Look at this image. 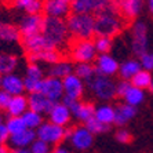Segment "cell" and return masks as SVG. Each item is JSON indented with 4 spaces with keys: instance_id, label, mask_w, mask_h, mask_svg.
<instances>
[{
    "instance_id": "20",
    "label": "cell",
    "mask_w": 153,
    "mask_h": 153,
    "mask_svg": "<svg viewBox=\"0 0 153 153\" xmlns=\"http://www.w3.org/2000/svg\"><path fill=\"white\" fill-rule=\"evenodd\" d=\"M28 109H29L28 97L22 94V95H15L11 98L6 112H7L8 117H21Z\"/></svg>"
},
{
    "instance_id": "7",
    "label": "cell",
    "mask_w": 153,
    "mask_h": 153,
    "mask_svg": "<svg viewBox=\"0 0 153 153\" xmlns=\"http://www.w3.org/2000/svg\"><path fill=\"white\" fill-rule=\"evenodd\" d=\"M148 26L145 22L137 21L132 25L131 32V50L137 57H141L148 53Z\"/></svg>"
},
{
    "instance_id": "46",
    "label": "cell",
    "mask_w": 153,
    "mask_h": 153,
    "mask_svg": "<svg viewBox=\"0 0 153 153\" xmlns=\"http://www.w3.org/2000/svg\"><path fill=\"white\" fill-rule=\"evenodd\" d=\"M10 139V132H8L6 124H0V145H6Z\"/></svg>"
},
{
    "instance_id": "29",
    "label": "cell",
    "mask_w": 153,
    "mask_h": 153,
    "mask_svg": "<svg viewBox=\"0 0 153 153\" xmlns=\"http://www.w3.org/2000/svg\"><path fill=\"white\" fill-rule=\"evenodd\" d=\"M123 98H124L127 105H131V106L137 108L145 101V90H141V88H138V87L131 85Z\"/></svg>"
},
{
    "instance_id": "15",
    "label": "cell",
    "mask_w": 153,
    "mask_h": 153,
    "mask_svg": "<svg viewBox=\"0 0 153 153\" xmlns=\"http://www.w3.org/2000/svg\"><path fill=\"white\" fill-rule=\"evenodd\" d=\"M94 66H95V72L98 75L112 77V76L119 73V66H120V64H119L112 55H109V54H100V55L97 57Z\"/></svg>"
},
{
    "instance_id": "47",
    "label": "cell",
    "mask_w": 153,
    "mask_h": 153,
    "mask_svg": "<svg viewBox=\"0 0 153 153\" xmlns=\"http://www.w3.org/2000/svg\"><path fill=\"white\" fill-rule=\"evenodd\" d=\"M32 1H35V0H14V1H13V4H14L17 8L25 10V8L28 7V6L32 3Z\"/></svg>"
},
{
    "instance_id": "16",
    "label": "cell",
    "mask_w": 153,
    "mask_h": 153,
    "mask_svg": "<svg viewBox=\"0 0 153 153\" xmlns=\"http://www.w3.org/2000/svg\"><path fill=\"white\" fill-rule=\"evenodd\" d=\"M62 84H64V91L65 95L71 97V98H75L79 100L82 98V95L84 94V82H83L80 77L72 73V75L66 76V77L62 80Z\"/></svg>"
},
{
    "instance_id": "17",
    "label": "cell",
    "mask_w": 153,
    "mask_h": 153,
    "mask_svg": "<svg viewBox=\"0 0 153 153\" xmlns=\"http://www.w3.org/2000/svg\"><path fill=\"white\" fill-rule=\"evenodd\" d=\"M28 103L29 109L35 111L40 114H48L50 111L53 109L54 102L50 101L44 94L42 93H32L28 97Z\"/></svg>"
},
{
    "instance_id": "33",
    "label": "cell",
    "mask_w": 153,
    "mask_h": 153,
    "mask_svg": "<svg viewBox=\"0 0 153 153\" xmlns=\"http://www.w3.org/2000/svg\"><path fill=\"white\" fill-rule=\"evenodd\" d=\"M94 116H95V106L90 102H82V105L79 108V111L75 117H77L79 120L83 121V123H87V121H88L90 119H93Z\"/></svg>"
},
{
    "instance_id": "8",
    "label": "cell",
    "mask_w": 153,
    "mask_h": 153,
    "mask_svg": "<svg viewBox=\"0 0 153 153\" xmlns=\"http://www.w3.org/2000/svg\"><path fill=\"white\" fill-rule=\"evenodd\" d=\"M143 6V0H112L109 8L123 15L126 19H134L139 15Z\"/></svg>"
},
{
    "instance_id": "9",
    "label": "cell",
    "mask_w": 153,
    "mask_h": 153,
    "mask_svg": "<svg viewBox=\"0 0 153 153\" xmlns=\"http://www.w3.org/2000/svg\"><path fill=\"white\" fill-rule=\"evenodd\" d=\"M112 0H73L71 10L75 14H98L109 7Z\"/></svg>"
},
{
    "instance_id": "41",
    "label": "cell",
    "mask_w": 153,
    "mask_h": 153,
    "mask_svg": "<svg viewBox=\"0 0 153 153\" xmlns=\"http://www.w3.org/2000/svg\"><path fill=\"white\" fill-rule=\"evenodd\" d=\"M139 64L145 71L148 72L153 71V51H148L143 55H141L139 57Z\"/></svg>"
},
{
    "instance_id": "49",
    "label": "cell",
    "mask_w": 153,
    "mask_h": 153,
    "mask_svg": "<svg viewBox=\"0 0 153 153\" xmlns=\"http://www.w3.org/2000/svg\"><path fill=\"white\" fill-rule=\"evenodd\" d=\"M53 153H69V152H68V149H65L62 146H58V148H55L53 150Z\"/></svg>"
},
{
    "instance_id": "3",
    "label": "cell",
    "mask_w": 153,
    "mask_h": 153,
    "mask_svg": "<svg viewBox=\"0 0 153 153\" xmlns=\"http://www.w3.org/2000/svg\"><path fill=\"white\" fill-rule=\"evenodd\" d=\"M42 33L58 50L59 47H62L65 43H66V40H68V37H69L66 19H64V18L44 17Z\"/></svg>"
},
{
    "instance_id": "50",
    "label": "cell",
    "mask_w": 153,
    "mask_h": 153,
    "mask_svg": "<svg viewBox=\"0 0 153 153\" xmlns=\"http://www.w3.org/2000/svg\"><path fill=\"white\" fill-rule=\"evenodd\" d=\"M0 153H11V150L6 145H0Z\"/></svg>"
},
{
    "instance_id": "43",
    "label": "cell",
    "mask_w": 153,
    "mask_h": 153,
    "mask_svg": "<svg viewBox=\"0 0 153 153\" xmlns=\"http://www.w3.org/2000/svg\"><path fill=\"white\" fill-rule=\"evenodd\" d=\"M114 138H116V141L120 143H128L130 141H131V134H130V131L128 130H126V128H120V130H117L116 131V134H114Z\"/></svg>"
},
{
    "instance_id": "1",
    "label": "cell",
    "mask_w": 153,
    "mask_h": 153,
    "mask_svg": "<svg viewBox=\"0 0 153 153\" xmlns=\"http://www.w3.org/2000/svg\"><path fill=\"white\" fill-rule=\"evenodd\" d=\"M66 26H68L69 35L76 40H91L95 32V18L93 14H72L66 18Z\"/></svg>"
},
{
    "instance_id": "54",
    "label": "cell",
    "mask_w": 153,
    "mask_h": 153,
    "mask_svg": "<svg viewBox=\"0 0 153 153\" xmlns=\"http://www.w3.org/2000/svg\"><path fill=\"white\" fill-rule=\"evenodd\" d=\"M1 77H3V76L0 75V85H1Z\"/></svg>"
},
{
    "instance_id": "38",
    "label": "cell",
    "mask_w": 153,
    "mask_h": 153,
    "mask_svg": "<svg viewBox=\"0 0 153 153\" xmlns=\"http://www.w3.org/2000/svg\"><path fill=\"white\" fill-rule=\"evenodd\" d=\"M42 85H43V80H35V79L24 77V87H25V91H28L29 94L40 93L42 91Z\"/></svg>"
},
{
    "instance_id": "24",
    "label": "cell",
    "mask_w": 153,
    "mask_h": 153,
    "mask_svg": "<svg viewBox=\"0 0 153 153\" xmlns=\"http://www.w3.org/2000/svg\"><path fill=\"white\" fill-rule=\"evenodd\" d=\"M75 71V66L72 65L71 61H64L61 59L57 64H53L48 68V76L50 77H55L59 80H64L66 76L72 75Z\"/></svg>"
},
{
    "instance_id": "21",
    "label": "cell",
    "mask_w": 153,
    "mask_h": 153,
    "mask_svg": "<svg viewBox=\"0 0 153 153\" xmlns=\"http://www.w3.org/2000/svg\"><path fill=\"white\" fill-rule=\"evenodd\" d=\"M137 114V108L127 105V103H120L114 108V121L113 124L123 127L131 120L132 117H135Z\"/></svg>"
},
{
    "instance_id": "35",
    "label": "cell",
    "mask_w": 153,
    "mask_h": 153,
    "mask_svg": "<svg viewBox=\"0 0 153 153\" xmlns=\"http://www.w3.org/2000/svg\"><path fill=\"white\" fill-rule=\"evenodd\" d=\"M84 127L87 128L93 135L94 134H105V132H108L111 130V126L103 124V123H101L100 120H97L95 117L90 119L87 123H84Z\"/></svg>"
},
{
    "instance_id": "28",
    "label": "cell",
    "mask_w": 153,
    "mask_h": 153,
    "mask_svg": "<svg viewBox=\"0 0 153 153\" xmlns=\"http://www.w3.org/2000/svg\"><path fill=\"white\" fill-rule=\"evenodd\" d=\"M97 120L108 126H112L114 121V108L112 105H101L95 108V116Z\"/></svg>"
},
{
    "instance_id": "10",
    "label": "cell",
    "mask_w": 153,
    "mask_h": 153,
    "mask_svg": "<svg viewBox=\"0 0 153 153\" xmlns=\"http://www.w3.org/2000/svg\"><path fill=\"white\" fill-rule=\"evenodd\" d=\"M43 21H44V17L42 14H26L19 21V26H18L21 37H30V36L42 33Z\"/></svg>"
},
{
    "instance_id": "12",
    "label": "cell",
    "mask_w": 153,
    "mask_h": 153,
    "mask_svg": "<svg viewBox=\"0 0 153 153\" xmlns=\"http://www.w3.org/2000/svg\"><path fill=\"white\" fill-rule=\"evenodd\" d=\"M21 44H22V47H24V50L26 51V54H35V53L47 51V50H57V48L44 37L43 33L30 36V37H22Z\"/></svg>"
},
{
    "instance_id": "2",
    "label": "cell",
    "mask_w": 153,
    "mask_h": 153,
    "mask_svg": "<svg viewBox=\"0 0 153 153\" xmlns=\"http://www.w3.org/2000/svg\"><path fill=\"white\" fill-rule=\"evenodd\" d=\"M120 17V14L114 13L109 7L95 14L94 15V18H95V26H94L95 36H103V37H109V39H113L114 36H117L123 28Z\"/></svg>"
},
{
    "instance_id": "30",
    "label": "cell",
    "mask_w": 153,
    "mask_h": 153,
    "mask_svg": "<svg viewBox=\"0 0 153 153\" xmlns=\"http://www.w3.org/2000/svg\"><path fill=\"white\" fill-rule=\"evenodd\" d=\"M21 117L24 120V123H25L26 128H29V130H35L36 131L43 124V114L37 113L35 111H30V109H28Z\"/></svg>"
},
{
    "instance_id": "11",
    "label": "cell",
    "mask_w": 153,
    "mask_h": 153,
    "mask_svg": "<svg viewBox=\"0 0 153 153\" xmlns=\"http://www.w3.org/2000/svg\"><path fill=\"white\" fill-rule=\"evenodd\" d=\"M69 141H71L72 146L76 150H87L93 146L94 142V135L84 127V126H79V127L72 128V132L69 135Z\"/></svg>"
},
{
    "instance_id": "27",
    "label": "cell",
    "mask_w": 153,
    "mask_h": 153,
    "mask_svg": "<svg viewBox=\"0 0 153 153\" xmlns=\"http://www.w3.org/2000/svg\"><path fill=\"white\" fill-rule=\"evenodd\" d=\"M18 66V58L14 54L10 53H0V75L6 76L14 73Z\"/></svg>"
},
{
    "instance_id": "37",
    "label": "cell",
    "mask_w": 153,
    "mask_h": 153,
    "mask_svg": "<svg viewBox=\"0 0 153 153\" xmlns=\"http://www.w3.org/2000/svg\"><path fill=\"white\" fill-rule=\"evenodd\" d=\"M25 77L35 79V80H43V69L39 66V64H32L29 62L26 66V75Z\"/></svg>"
},
{
    "instance_id": "32",
    "label": "cell",
    "mask_w": 153,
    "mask_h": 153,
    "mask_svg": "<svg viewBox=\"0 0 153 153\" xmlns=\"http://www.w3.org/2000/svg\"><path fill=\"white\" fill-rule=\"evenodd\" d=\"M152 82H153V79H152L150 72L145 71V69H141V71L131 79V84L134 85V87L141 88V90L149 88L150 84H152Z\"/></svg>"
},
{
    "instance_id": "4",
    "label": "cell",
    "mask_w": 153,
    "mask_h": 153,
    "mask_svg": "<svg viewBox=\"0 0 153 153\" xmlns=\"http://www.w3.org/2000/svg\"><path fill=\"white\" fill-rule=\"evenodd\" d=\"M87 84L91 93L102 101H111L116 97V83L112 80V77L97 73L90 82H87Z\"/></svg>"
},
{
    "instance_id": "13",
    "label": "cell",
    "mask_w": 153,
    "mask_h": 153,
    "mask_svg": "<svg viewBox=\"0 0 153 153\" xmlns=\"http://www.w3.org/2000/svg\"><path fill=\"white\" fill-rule=\"evenodd\" d=\"M42 94L48 98L50 101H53L54 103L61 102V100L64 98L65 91H64V84L62 80L55 77H46L43 79V85H42Z\"/></svg>"
},
{
    "instance_id": "31",
    "label": "cell",
    "mask_w": 153,
    "mask_h": 153,
    "mask_svg": "<svg viewBox=\"0 0 153 153\" xmlns=\"http://www.w3.org/2000/svg\"><path fill=\"white\" fill-rule=\"evenodd\" d=\"M77 77H80L83 82H90L94 76L97 75L95 66L93 64H76L75 71H73Z\"/></svg>"
},
{
    "instance_id": "42",
    "label": "cell",
    "mask_w": 153,
    "mask_h": 153,
    "mask_svg": "<svg viewBox=\"0 0 153 153\" xmlns=\"http://www.w3.org/2000/svg\"><path fill=\"white\" fill-rule=\"evenodd\" d=\"M131 85H132L131 82H128V80H123V79H121L119 83H116V97H121V98H123Z\"/></svg>"
},
{
    "instance_id": "52",
    "label": "cell",
    "mask_w": 153,
    "mask_h": 153,
    "mask_svg": "<svg viewBox=\"0 0 153 153\" xmlns=\"http://www.w3.org/2000/svg\"><path fill=\"white\" fill-rule=\"evenodd\" d=\"M148 90H149L150 93H152V94H153V82H152V84H150V87H149V88H148Z\"/></svg>"
},
{
    "instance_id": "26",
    "label": "cell",
    "mask_w": 153,
    "mask_h": 153,
    "mask_svg": "<svg viewBox=\"0 0 153 153\" xmlns=\"http://www.w3.org/2000/svg\"><path fill=\"white\" fill-rule=\"evenodd\" d=\"M142 69L141 64L138 59H127L119 66V75L121 76L123 80H128L131 82V79Z\"/></svg>"
},
{
    "instance_id": "25",
    "label": "cell",
    "mask_w": 153,
    "mask_h": 153,
    "mask_svg": "<svg viewBox=\"0 0 153 153\" xmlns=\"http://www.w3.org/2000/svg\"><path fill=\"white\" fill-rule=\"evenodd\" d=\"M21 33L19 29L13 24L0 21V40L6 43H18L21 42Z\"/></svg>"
},
{
    "instance_id": "5",
    "label": "cell",
    "mask_w": 153,
    "mask_h": 153,
    "mask_svg": "<svg viewBox=\"0 0 153 153\" xmlns=\"http://www.w3.org/2000/svg\"><path fill=\"white\" fill-rule=\"evenodd\" d=\"M69 54L76 64H91L98 57L93 40H76L72 44Z\"/></svg>"
},
{
    "instance_id": "6",
    "label": "cell",
    "mask_w": 153,
    "mask_h": 153,
    "mask_svg": "<svg viewBox=\"0 0 153 153\" xmlns=\"http://www.w3.org/2000/svg\"><path fill=\"white\" fill-rule=\"evenodd\" d=\"M66 128L59 127L57 124H53L51 121H43V124L36 130L37 139H42L48 145H58L65 139Z\"/></svg>"
},
{
    "instance_id": "14",
    "label": "cell",
    "mask_w": 153,
    "mask_h": 153,
    "mask_svg": "<svg viewBox=\"0 0 153 153\" xmlns=\"http://www.w3.org/2000/svg\"><path fill=\"white\" fill-rule=\"evenodd\" d=\"M71 3L65 0H43V13L44 17L68 18L71 14Z\"/></svg>"
},
{
    "instance_id": "51",
    "label": "cell",
    "mask_w": 153,
    "mask_h": 153,
    "mask_svg": "<svg viewBox=\"0 0 153 153\" xmlns=\"http://www.w3.org/2000/svg\"><path fill=\"white\" fill-rule=\"evenodd\" d=\"M148 7H149V11L153 14V0H148Z\"/></svg>"
},
{
    "instance_id": "22",
    "label": "cell",
    "mask_w": 153,
    "mask_h": 153,
    "mask_svg": "<svg viewBox=\"0 0 153 153\" xmlns=\"http://www.w3.org/2000/svg\"><path fill=\"white\" fill-rule=\"evenodd\" d=\"M28 61L32 64H39V62H46V64H57L62 59V55L58 50H47V51H40V53L35 54H26Z\"/></svg>"
},
{
    "instance_id": "23",
    "label": "cell",
    "mask_w": 153,
    "mask_h": 153,
    "mask_svg": "<svg viewBox=\"0 0 153 153\" xmlns=\"http://www.w3.org/2000/svg\"><path fill=\"white\" fill-rule=\"evenodd\" d=\"M36 138H37V137H36L35 130H29V128H26L25 131L19 132V134L10 135L8 142L11 143V146H13L14 149H18V148H29V146L35 142Z\"/></svg>"
},
{
    "instance_id": "39",
    "label": "cell",
    "mask_w": 153,
    "mask_h": 153,
    "mask_svg": "<svg viewBox=\"0 0 153 153\" xmlns=\"http://www.w3.org/2000/svg\"><path fill=\"white\" fill-rule=\"evenodd\" d=\"M61 102L64 103L65 106L71 111L72 116H76V113H77V111H79V108H80V105H82V102H80L79 100L71 98V97H68V95H64V98L61 100Z\"/></svg>"
},
{
    "instance_id": "55",
    "label": "cell",
    "mask_w": 153,
    "mask_h": 153,
    "mask_svg": "<svg viewBox=\"0 0 153 153\" xmlns=\"http://www.w3.org/2000/svg\"><path fill=\"white\" fill-rule=\"evenodd\" d=\"M65 1H68V3H72V1H73V0H65Z\"/></svg>"
},
{
    "instance_id": "40",
    "label": "cell",
    "mask_w": 153,
    "mask_h": 153,
    "mask_svg": "<svg viewBox=\"0 0 153 153\" xmlns=\"http://www.w3.org/2000/svg\"><path fill=\"white\" fill-rule=\"evenodd\" d=\"M30 153H50V145L42 139H35V142L29 146Z\"/></svg>"
},
{
    "instance_id": "48",
    "label": "cell",
    "mask_w": 153,
    "mask_h": 153,
    "mask_svg": "<svg viewBox=\"0 0 153 153\" xmlns=\"http://www.w3.org/2000/svg\"><path fill=\"white\" fill-rule=\"evenodd\" d=\"M11 153H30L29 148H18V149H13Z\"/></svg>"
},
{
    "instance_id": "56",
    "label": "cell",
    "mask_w": 153,
    "mask_h": 153,
    "mask_svg": "<svg viewBox=\"0 0 153 153\" xmlns=\"http://www.w3.org/2000/svg\"><path fill=\"white\" fill-rule=\"evenodd\" d=\"M10 1H11V3H13V1H14V0H10Z\"/></svg>"
},
{
    "instance_id": "36",
    "label": "cell",
    "mask_w": 153,
    "mask_h": 153,
    "mask_svg": "<svg viewBox=\"0 0 153 153\" xmlns=\"http://www.w3.org/2000/svg\"><path fill=\"white\" fill-rule=\"evenodd\" d=\"M95 50L98 54H108L112 48V39L109 37H103V36H95L93 40Z\"/></svg>"
},
{
    "instance_id": "45",
    "label": "cell",
    "mask_w": 153,
    "mask_h": 153,
    "mask_svg": "<svg viewBox=\"0 0 153 153\" xmlns=\"http://www.w3.org/2000/svg\"><path fill=\"white\" fill-rule=\"evenodd\" d=\"M11 98H13V97H11L10 94L0 88V111H6V109H7Z\"/></svg>"
},
{
    "instance_id": "34",
    "label": "cell",
    "mask_w": 153,
    "mask_h": 153,
    "mask_svg": "<svg viewBox=\"0 0 153 153\" xmlns=\"http://www.w3.org/2000/svg\"><path fill=\"white\" fill-rule=\"evenodd\" d=\"M6 127H7L10 135H15V134H19L26 130V126L22 117H8L6 121Z\"/></svg>"
},
{
    "instance_id": "44",
    "label": "cell",
    "mask_w": 153,
    "mask_h": 153,
    "mask_svg": "<svg viewBox=\"0 0 153 153\" xmlns=\"http://www.w3.org/2000/svg\"><path fill=\"white\" fill-rule=\"evenodd\" d=\"M26 14H40L43 11V0H35L25 8Z\"/></svg>"
},
{
    "instance_id": "18",
    "label": "cell",
    "mask_w": 153,
    "mask_h": 153,
    "mask_svg": "<svg viewBox=\"0 0 153 153\" xmlns=\"http://www.w3.org/2000/svg\"><path fill=\"white\" fill-rule=\"evenodd\" d=\"M1 90H4L6 93H8L11 97L15 95H22L24 91H25V87H24V79H21L15 73H11V75H6L1 77Z\"/></svg>"
},
{
    "instance_id": "53",
    "label": "cell",
    "mask_w": 153,
    "mask_h": 153,
    "mask_svg": "<svg viewBox=\"0 0 153 153\" xmlns=\"http://www.w3.org/2000/svg\"><path fill=\"white\" fill-rule=\"evenodd\" d=\"M0 124H3V116H1V113H0Z\"/></svg>"
},
{
    "instance_id": "19",
    "label": "cell",
    "mask_w": 153,
    "mask_h": 153,
    "mask_svg": "<svg viewBox=\"0 0 153 153\" xmlns=\"http://www.w3.org/2000/svg\"><path fill=\"white\" fill-rule=\"evenodd\" d=\"M48 117L53 124H57L59 127H66L72 119V113L62 102H57L54 103L53 109L48 113Z\"/></svg>"
}]
</instances>
